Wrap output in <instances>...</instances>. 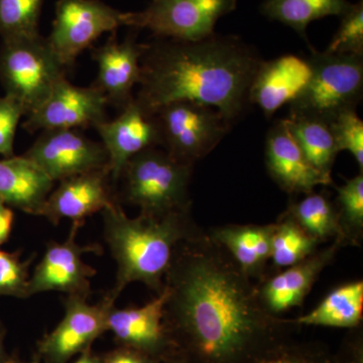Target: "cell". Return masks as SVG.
Masks as SVG:
<instances>
[{
  "mask_svg": "<svg viewBox=\"0 0 363 363\" xmlns=\"http://www.w3.org/2000/svg\"><path fill=\"white\" fill-rule=\"evenodd\" d=\"M342 247L340 241L334 240L323 250L318 248L302 262L286 267V271L257 283L260 300L267 311L279 316L281 313L302 306L320 274L333 262Z\"/></svg>",
  "mask_w": 363,
  "mask_h": 363,
  "instance_id": "cell-19",
  "label": "cell"
},
{
  "mask_svg": "<svg viewBox=\"0 0 363 363\" xmlns=\"http://www.w3.org/2000/svg\"><path fill=\"white\" fill-rule=\"evenodd\" d=\"M143 51L145 44L138 43L135 35L130 33L119 42L116 32L111 33L105 44L92 50V59L98 66L93 86L104 93L108 105L123 109L135 98L133 91L140 83Z\"/></svg>",
  "mask_w": 363,
  "mask_h": 363,
  "instance_id": "cell-17",
  "label": "cell"
},
{
  "mask_svg": "<svg viewBox=\"0 0 363 363\" xmlns=\"http://www.w3.org/2000/svg\"><path fill=\"white\" fill-rule=\"evenodd\" d=\"M257 363H340L337 354L319 342H292Z\"/></svg>",
  "mask_w": 363,
  "mask_h": 363,
  "instance_id": "cell-33",
  "label": "cell"
},
{
  "mask_svg": "<svg viewBox=\"0 0 363 363\" xmlns=\"http://www.w3.org/2000/svg\"><path fill=\"white\" fill-rule=\"evenodd\" d=\"M54 185V181L23 155L0 160V199L9 207L40 216Z\"/></svg>",
  "mask_w": 363,
  "mask_h": 363,
  "instance_id": "cell-22",
  "label": "cell"
},
{
  "mask_svg": "<svg viewBox=\"0 0 363 363\" xmlns=\"http://www.w3.org/2000/svg\"><path fill=\"white\" fill-rule=\"evenodd\" d=\"M332 133L339 152H350L363 171V121L357 111H346L330 121Z\"/></svg>",
  "mask_w": 363,
  "mask_h": 363,
  "instance_id": "cell-32",
  "label": "cell"
},
{
  "mask_svg": "<svg viewBox=\"0 0 363 363\" xmlns=\"http://www.w3.org/2000/svg\"><path fill=\"white\" fill-rule=\"evenodd\" d=\"M164 286V322L187 363H257L302 327L267 311L257 284L203 230L177 247Z\"/></svg>",
  "mask_w": 363,
  "mask_h": 363,
  "instance_id": "cell-1",
  "label": "cell"
},
{
  "mask_svg": "<svg viewBox=\"0 0 363 363\" xmlns=\"http://www.w3.org/2000/svg\"><path fill=\"white\" fill-rule=\"evenodd\" d=\"M193 167L177 161L164 149L150 147L126 162L121 172L119 202L140 208L147 216H166L191 210Z\"/></svg>",
  "mask_w": 363,
  "mask_h": 363,
  "instance_id": "cell-4",
  "label": "cell"
},
{
  "mask_svg": "<svg viewBox=\"0 0 363 363\" xmlns=\"http://www.w3.org/2000/svg\"><path fill=\"white\" fill-rule=\"evenodd\" d=\"M168 290L142 307L111 308L107 317V330L114 334L118 345L128 346L164 363L179 357L178 348L166 322L164 305ZM181 357V355H180Z\"/></svg>",
  "mask_w": 363,
  "mask_h": 363,
  "instance_id": "cell-12",
  "label": "cell"
},
{
  "mask_svg": "<svg viewBox=\"0 0 363 363\" xmlns=\"http://www.w3.org/2000/svg\"><path fill=\"white\" fill-rule=\"evenodd\" d=\"M274 224L271 260L277 269L302 262L319 247V241L286 214H281Z\"/></svg>",
  "mask_w": 363,
  "mask_h": 363,
  "instance_id": "cell-27",
  "label": "cell"
},
{
  "mask_svg": "<svg viewBox=\"0 0 363 363\" xmlns=\"http://www.w3.org/2000/svg\"><path fill=\"white\" fill-rule=\"evenodd\" d=\"M75 363H104V357H102V355L93 353L90 348V350L81 353V357L78 358Z\"/></svg>",
  "mask_w": 363,
  "mask_h": 363,
  "instance_id": "cell-38",
  "label": "cell"
},
{
  "mask_svg": "<svg viewBox=\"0 0 363 363\" xmlns=\"http://www.w3.org/2000/svg\"><path fill=\"white\" fill-rule=\"evenodd\" d=\"M21 250L7 252L0 250V296L28 298V269L32 264L33 255L21 262Z\"/></svg>",
  "mask_w": 363,
  "mask_h": 363,
  "instance_id": "cell-31",
  "label": "cell"
},
{
  "mask_svg": "<svg viewBox=\"0 0 363 363\" xmlns=\"http://www.w3.org/2000/svg\"><path fill=\"white\" fill-rule=\"evenodd\" d=\"M84 225L80 222H72L69 238L64 242L50 241L47 245L44 257L33 272L28 281V297L35 294L59 291L68 296L90 297V279L96 271L85 264L82 259L85 253L102 255L101 245H79L76 238L79 229Z\"/></svg>",
  "mask_w": 363,
  "mask_h": 363,
  "instance_id": "cell-10",
  "label": "cell"
},
{
  "mask_svg": "<svg viewBox=\"0 0 363 363\" xmlns=\"http://www.w3.org/2000/svg\"><path fill=\"white\" fill-rule=\"evenodd\" d=\"M154 116L162 149L191 166L209 155L233 125L213 107L192 101L164 105Z\"/></svg>",
  "mask_w": 363,
  "mask_h": 363,
  "instance_id": "cell-7",
  "label": "cell"
},
{
  "mask_svg": "<svg viewBox=\"0 0 363 363\" xmlns=\"http://www.w3.org/2000/svg\"><path fill=\"white\" fill-rule=\"evenodd\" d=\"M312 75L309 60L284 55L271 61L262 60L248 92L250 104L272 117L284 105L292 104L305 89Z\"/></svg>",
  "mask_w": 363,
  "mask_h": 363,
  "instance_id": "cell-20",
  "label": "cell"
},
{
  "mask_svg": "<svg viewBox=\"0 0 363 363\" xmlns=\"http://www.w3.org/2000/svg\"><path fill=\"white\" fill-rule=\"evenodd\" d=\"M44 0H0L2 40L39 33V18Z\"/></svg>",
  "mask_w": 363,
  "mask_h": 363,
  "instance_id": "cell-29",
  "label": "cell"
},
{
  "mask_svg": "<svg viewBox=\"0 0 363 363\" xmlns=\"http://www.w3.org/2000/svg\"><path fill=\"white\" fill-rule=\"evenodd\" d=\"M276 224H229L210 229V238L230 255L245 274L259 283L266 279L267 262L271 260L272 236Z\"/></svg>",
  "mask_w": 363,
  "mask_h": 363,
  "instance_id": "cell-21",
  "label": "cell"
},
{
  "mask_svg": "<svg viewBox=\"0 0 363 363\" xmlns=\"http://www.w3.org/2000/svg\"><path fill=\"white\" fill-rule=\"evenodd\" d=\"M108 169H96L60 181L50 193L40 216L54 225L64 218L84 224L91 215L119 201Z\"/></svg>",
  "mask_w": 363,
  "mask_h": 363,
  "instance_id": "cell-16",
  "label": "cell"
},
{
  "mask_svg": "<svg viewBox=\"0 0 363 363\" xmlns=\"http://www.w3.org/2000/svg\"><path fill=\"white\" fill-rule=\"evenodd\" d=\"M13 210L0 199V247L9 240L13 230Z\"/></svg>",
  "mask_w": 363,
  "mask_h": 363,
  "instance_id": "cell-37",
  "label": "cell"
},
{
  "mask_svg": "<svg viewBox=\"0 0 363 363\" xmlns=\"http://www.w3.org/2000/svg\"><path fill=\"white\" fill-rule=\"evenodd\" d=\"M23 156L55 183L108 166L104 145L90 140L79 130H43Z\"/></svg>",
  "mask_w": 363,
  "mask_h": 363,
  "instance_id": "cell-11",
  "label": "cell"
},
{
  "mask_svg": "<svg viewBox=\"0 0 363 363\" xmlns=\"http://www.w3.org/2000/svg\"><path fill=\"white\" fill-rule=\"evenodd\" d=\"M107 105L106 97L94 86L79 87L64 78L44 104L26 116L23 128L30 133L38 130L94 128L107 121Z\"/></svg>",
  "mask_w": 363,
  "mask_h": 363,
  "instance_id": "cell-13",
  "label": "cell"
},
{
  "mask_svg": "<svg viewBox=\"0 0 363 363\" xmlns=\"http://www.w3.org/2000/svg\"><path fill=\"white\" fill-rule=\"evenodd\" d=\"M164 363H187V362L179 355V357L173 358V359L169 360V362Z\"/></svg>",
  "mask_w": 363,
  "mask_h": 363,
  "instance_id": "cell-41",
  "label": "cell"
},
{
  "mask_svg": "<svg viewBox=\"0 0 363 363\" xmlns=\"http://www.w3.org/2000/svg\"><path fill=\"white\" fill-rule=\"evenodd\" d=\"M101 213L105 240L117 264L116 283L105 296L113 304L135 281L145 284L157 295L161 294L177 247L202 230L193 221L191 210L161 218L143 214L130 218L116 201Z\"/></svg>",
  "mask_w": 363,
  "mask_h": 363,
  "instance_id": "cell-3",
  "label": "cell"
},
{
  "mask_svg": "<svg viewBox=\"0 0 363 363\" xmlns=\"http://www.w3.org/2000/svg\"><path fill=\"white\" fill-rule=\"evenodd\" d=\"M354 330L346 339L342 350L337 354L340 363H363L362 333L358 328Z\"/></svg>",
  "mask_w": 363,
  "mask_h": 363,
  "instance_id": "cell-36",
  "label": "cell"
},
{
  "mask_svg": "<svg viewBox=\"0 0 363 363\" xmlns=\"http://www.w3.org/2000/svg\"><path fill=\"white\" fill-rule=\"evenodd\" d=\"M284 214L297 222L320 243L333 240L340 241L345 247L337 208L326 195L310 193L301 201L291 203Z\"/></svg>",
  "mask_w": 363,
  "mask_h": 363,
  "instance_id": "cell-26",
  "label": "cell"
},
{
  "mask_svg": "<svg viewBox=\"0 0 363 363\" xmlns=\"http://www.w3.org/2000/svg\"><path fill=\"white\" fill-rule=\"evenodd\" d=\"M102 357L104 363H157L145 353L123 345H118L116 350L109 351Z\"/></svg>",
  "mask_w": 363,
  "mask_h": 363,
  "instance_id": "cell-35",
  "label": "cell"
},
{
  "mask_svg": "<svg viewBox=\"0 0 363 363\" xmlns=\"http://www.w3.org/2000/svg\"><path fill=\"white\" fill-rule=\"evenodd\" d=\"M67 69L39 33L2 40L0 81L6 94L21 102L26 116L44 104Z\"/></svg>",
  "mask_w": 363,
  "mask_h": 363,
  "instance_id": "cell-5",
  "label": "cell"
},
{
  "mask_svg": "<svg viewBox=\"0 0 363 363\" xmlns=\"http://www.w3.org/2000/svg\"><path fill=\"white\" fill-rule=\"evenodd\" d=\"M94 128L108 155L107 169L113 185L131 157L150 147H161L156 116L145 113L135 98L116 119L102 121Z\"/></svg>",
  "mask_w": 363,
  "mask_h": 363,
  "instance_id": "cell-15",
  "label": "cell"
},
{
  "mask_svg": "<svg viewBox=\"0 0 363 363\" xmlns=\"http://www.w3.org/2000/svg\"><path fill=\"white\" fill-rule=\"evenodd\" d=\"M7 357L4 346V334H2L1 328H0V362Z\"/></svg>",
  "mask_w": 363,
  "mask_h": 363,
  "instance_id": "cell-40",
  "label": "cell"
},
{
  "mask_svg": "<svg viewBox=\"0 0 363 363\" xmlns=\"http://www.w3.org/2000/svg\"><path fill=\"white\" fill-rule=\"evenodd\" d=\"M0 363H40V358L35 357L30 362H21V360L18 359V358L9 357V355H7V357L4 358V360H1Z\"/></svg>",
  "mask_w": 363,
  "mask_h": 363,
  "instance_id": "cell-39",
  "label": "cell"
},
{
  "mask_svg": "<svg viewBox=\"0 0 363 363\" xmlns=\"http://www.w3.org/2000/svg\"><path fill=\"white\" fill-rule=\"evenodd\" d=\"M266 164L272 180L290 195H307L317 186L333 185V181L313 167L284 119L274 123L267 133Z\"/></svg>",
  "mask_w": 363,
  "mask_h": 363,
  "instance_id": "cell-18",
  "label": "cell"
},
{
  "mask_svg": "<svg viewBox=\"0 0 363 363\" xmlns=\"http://www.w3.org/2000/svg\"><path fill=\"white\" fill-rule=\"evenodd\" d=\"M363 314V281H350L334 289L308 314L297 318L300 326L359 328Z\"/></svg>",
  "mask_w": 363,
  "mask_h": 363,
  "instance_id": "cell-23",
  "label": "cell"
},
{
  "mask_svg": "<svg viewBox=\"0 0 363 363\" xmlns=\"http://www.w3.org/2000/svg\"><path fill=\"white\" fill-rule=\"evenodd\" d=\"M262 60L236 35L214 33L196 42L156 38L145 44L135 99L149 116L173 102H197L233 124L250 105V84Z\"/></svg>",
  "mask_w": 363,
  "mask_h": 363,
  "instance_id": "cell-2",
  "label": "cell"
},
{
  "mask_svg": "<svg viewBox=\"0 0 363 363\" xmlns=\"http://www.w3.org/2000/svg\"><path fill=\"white\" fill-rule=\"evenodd\" d=\"M309 82L290 104L291 113L330 123L338 114L357 111L363 94V56L312 50Z\"/></svg>",
  "mask_w": 363,
  "mask_h": 363,
  "instance_id": "cell-6",
  "label": "cell"
},
{
  "mask_svg": "<svg viewBox=\"0 0 363 363\" xmlns=\"http://www.w3.org/2000/svg\"><path fill=\"white\" fill-rule=\"evenodd\" d=\"M23 116L25 109L18 100L7 94L0 96V156H14V138Z\"/></svg>",
  "mask_w": 363,
  "mask_h": 363,
  "instance_id": "cell-34",
  "label": "cell"
},
{
  "mask_svg": "<svg viewBox=\"0 0 363 363\" xmlns=\"http://www.w3.org/2000/svg\"><path fill=\"white\" fill-rule=\"evenodd\" d=\"M351 6L347 0H264L260 13L269 20L290 26L307 39L306 30L313 21L326 16H342Z\"/></svg>",
  "mask_w": 363,
  "mask_h": 363,
  "instance_id": "cell-25",
  "label": "cell"
},
{
  "mask_svg": "<svg viewBox=\"0 0 363 363\" xmlns=\"http://www.w3.org/2000/svg\"><path fill=\"white\" fill-rule=\"evenodd\" d=\"M123 16L101 0H59L48 40L68 70L98 38L124 26Z\"/></svg>",
  "mask_w": 363,
  "mask_h": 363,
  "instance_id": "cell-9",
  "label": "cell"
},
{
  "mask_svg": "<svg viewBox=\"0 0 363 363\" xmlns=\"http://www.w3.org/2000/svg\"><path fill=\"white\" fill-rule=\"evenodd\" d=\"M113 306L106 297L89 305L86 298L68 296L61 323L39 343L40 357L45 363H67L74 355L90 350L107 331V317Z\"/></svg>",
  "mask_w": 363,
  "mask_h": 363,
  "instance_id": "cell-14",
  "label": "cell"
},
{
  "mask_svg": "<svg viewBox=\"0 0 363 363\" xmlns=\"http://www.w3.org/2000/svg\"><path fill=\"white\" fill-rule=\"evenodd\" d=\"M337 189L339 222L346 245H360L363 238V174Z\"/></svg>",
  "mask_w": 363,
  "mask_h": 363,
  "instance_id": "cell-28",
  "label": "cell"
},
{
  "mask_svg": "<svg viewBox=\"0 0 363 363\" xmlns=\"http://www.w3.org/2000/svg\"><path fill=\"white\" fill-rule=\"evenodd\" d=\"M284 121L313 167L325 178L332 180V168L339 150L330 123L291 112Z\"/></svg>",
  "mask_w": 363,
  "mask_h": 363,
  "instance_id": "cell-24",
  "label": "cell"
},
{
  "mask_svg": "<svg viewBox=\"0 0 363 363\" xmlns=\"http://www.w3.org/2000/svg\"><path fill=\"white\" fill-rule=\"evenodd\" d=\"M236 7L238 0H150L142 11L124 13L123 26L161 39L196 42L214 35L217 21Z\"/></svg>",
  "mask_w": 363,
  "mask_h": 363,
  "instance_id": "cell-8",
  "label": "cell"
},
{
  "mask_svg": "<svg viewBox=\"0 0 363 363\" xmlns=\"http://www.w3.org/2000/svg\"><path fill=\"white\" fill-rule=\"evenodd\" d=\"M324 52L327 54L363 56L362 0L351 4L347 11L341 16L340 26Z\"/></svg>",
  "mask_w": 363,
  "mask_h": 363,
  "instance_id": "cell-30",
  "label": "cell"
}]
</instances>
